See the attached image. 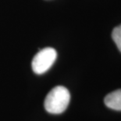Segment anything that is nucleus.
Segmentation results:
<instances>
[{
    "mask_svg": "<svg viewBox=\"0 0 121 121\" xmlns=\"http://www.w3.org/2000/svg\"><path fill=\"white\" fill-rule=\"evenodd\" d=\"M70 101V94L65 87L57 86L47 94L44 106L51 114H61L67 109Z\"/></svg>",
    "mask_w": 121,
    "mask_h": 121,
    "instance_id": "1",
    "label": "nucleus"
},
{
    "mask_svg": "<svg viewBox=\"0 0 121 121\" xmlns=\"http://www.w3.org/2000/svg\"><path fill=\"white\" fill-rule=\"evenodd\" d=\"M56 58L57 53L54 48L46 47L41 50L32 60L31 67L34 73L38 75L46 73L52 66Z\"/></svg>",
    "mask_w": 121,
    "mask_h": 121,
    "instance_id": "2",
    "label": "nucleus"
},
{
    "mask_svg": "<svg viewBox=\"0 0 121 121\" xmlns=\"http://www.w3.org/2000/svg\"><path fill=\"white\" fill-rule=\"evenodd\" d=\"M104 102L109 109L121 111V89H118L107 94L104 99Z\"/></svg>",
    "mask_w": 121,
    "mask_h": 121,
    "instance_id": "3",
    "label": "nucleus"
},
{
    "mask_svg": "<svg viewBox=\"0 0 121 121\" xmlns=\"http://www.w3.org/2000/svg\"><path fill=\"white\" fill-rule=\"evenodd\" d=\"M112 38L117 45V48L121 52V24L114 28V29L112 30Z\"/></svg>",
    "mask_w": 121,
    "mask_h": 121,
    "instance_id": "4",
    "label": "nucleus"
}]
</instances>
